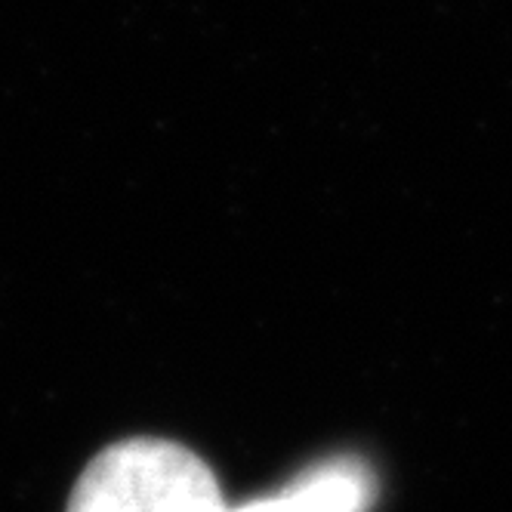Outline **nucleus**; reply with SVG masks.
I'll list each match as a JSON object with an SVG mask.
<instances>
[{"label":"nucleus","mask_w":512,"mask_h":512,"mask_svg":"<svg viewBox=\"0 0 512 512\" xmlns=\"http://www.w3.org/2000/svg\"><path fill=\"white\" fill-rule=\"evenodd\" d=\"M68 512H226L210 466L164 438L105 448L78 479Z\"/></svg>","instance_id":"1"},{"label":"nucleus","mask_w":512,"mask_h":512,"mask_svg":"<svg viewBox=\"0 0 512 512\" xmlns=\"http://www.w3.org/2000/svg\"><path fill=\"white\" fill-rule=\"evenodd\" d=\"M374 482L371 472L358 460L321 463L278 497L253 500L226 512H364L371 506Z\"/></svg>","instance_id":"2"}]
</instances>
